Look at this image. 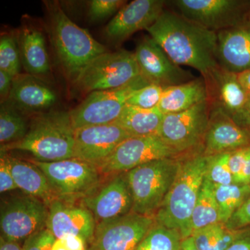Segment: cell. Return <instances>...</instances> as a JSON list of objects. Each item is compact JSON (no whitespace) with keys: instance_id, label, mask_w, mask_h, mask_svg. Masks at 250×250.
<instances>
[{"instance_id":"6da1fadb","label":"cell","mask_w":250,"mask_h":250,"mask_svg":"<svg viewBox=\"0 0 250 250\" xmlns=\"http://www.w3.org/2000/svg\"><path fill=\"white\" fill-rule=\"evenodd\" d=\"M146 30L174 63L195 69L205 80L220 67L215 31L164 11Z\"/></svg>"},{"instance_id":"7a4b0ae2","label":"cell","mask_w":250,"mask_h":250,"mask_svg":"<svg viewBox=\"0 0 250 250\" xmlns=\"http://www.w3.org/2000/svg\"><path fill=\"white\" fill-rule=\"evenodd\" d=\"M207 164L202 152L182 158L174 183L154 215L156 223L177 229L183 239L192 233V212L205 180Z\"/></svg>"},{"instance_id":"3957f363","label":"cell","mask_w":250,"mask_h":250,"mask_svg":"<svg viewBox=\"0 0 250 250\" xmlns=\"http://www.w3.org/2000/svg\"><path fill=\"white\" fill-rule=\"evenodd\" d=\"M45 4L57 61L67 78L74 82L92 60L107 50L86 29L72 22L57 1H45Z\"/></svg>"},{"instance_id":"277c9868","label":"cell","mask_w":250,"mask_h":250,"mask_svg":"<svg viewBox=\"0 0 250 250\" xmlns=\"http://www.w3.org/2000/svg\"><path fill=\"white\" fill-rule=\"evenodd\" d=\"M75 129L70 113L51 111L35 115L25 137L19 142L1 146V152L10 150L31 153L34 159L54 162L74 158Z\"/></svg>"},{"instance_id":"5b68a950","label":"cell","mask_w":250,"mask_h":250,"mask_svg":"<svg viewBox=\"0 0 250 250\" xmlns=\"http://www.w3.org/2000/svg\"><path fill=\"white\" fill-rule=\"evenodd\" d=\"M182 158L150 161L126 172L133 213L154 217L174 183Z\"/></svg>"},{"instance_id":"8992f818","label":"cell","mask_w":250,"mask_h":250,"mask_svg":"<svg viewBox=\"0 0 250 250\" xmlns=\"http://www.w3.org/2000/svg\"><path fill=\"white\" fill-rule=\"evenodd\" d=\"M141 73L134 52L127 50L106 52L95 57L74 81L82 93L121 88L134 82Z\"/></svg>"},{"instance_id":"52a82bcc","label":"cell","mask_w":250,"mask_h":250,"mask_svg":"<svg viewBox=\"0 0 250 250\" xmlns=\"http://www.w3.org/2000/svg\"><path fill=\"white\" fill-rule=\"evenodd\" d=\"M30 161L45 174L57 199L64 201L80 202L103 180L96 166L75 158L54 162Z\"/></svg>"},{"instance_id":"ba28073f","label":"cell","mask_w":250,"mask_h":250,"mask_svg":"<svg viewBox=\"0 0 250 250\" xmlns=\"http://www.w3.org/2000/svg\"><path fill=\"white\" fill-rule=\"evenodd\" d=\"M209 116L208 100L186 111L165 114L157 135L183 156L202 152Z\"/></svg>"},{"instance_id":"9c48e42d","label":"cell","mask_w":250,"mask_h":250,"mask_svg":"<svg viewBox=\"0 0 250 250\" xmlns=\"http://www.w3.org/2000/svg\"><path fill=\"white\" fill-rule=\"evenodd\" d=\"M148 84L141 76L121 88L88 94L82 103L69 111L74 129L115 123L131 94Z\"/></svg>"},{"instance_id":"30bf717a","label":"cell","mask_w":250,"mask_h":250,"mask_svg":"<svg viewBox=\"0 0 250 250\" xmlns=\"http://www.w3.org/2000/svg\"><path fill=\"white\" fill-rule=\"evenodd\" d=\"M48 206L35 197L24 195L10 197L1 202L0 210L1 236L7 241L24 243L46 228Z\"/></svg>"},{"instance_id":"8fae6325","label":"cell","mask_w":250,"mask_h":250,"mask_svg":"<svg viewBox=\"0 0 250 250\" xmlns=\"http://www.w3.org/2000/svg\"><path fill=\"white\" fill-rule=\"evenodd\" d=\"M158 135L131 136L122 142L111 155L97 166L103 176L127 172L150 161L182 158Z\"/></svg>"},{"instance_id":"7c38bea8","label":"cell","mask_w":250,"mask_h":250,"mask_svg":"<svg viewBox=\"0 0 250 250\" xmlns=\"http://www.w3.org/2000/svg\"><path fill=\"white\" fill-rule=\"evenodd\" d=\"M155 223L154 216L133 212L100 222L87 250H136Z\"/></svg>"},{"instance_id":"4fadbf2b","label":"cell","mask_w":250,"mask_h":250,"mask_svg":"<svg viewBox=\"0 0 250 250\" xmlns=\"http://www.w3.org/2000/svg\"><path fill=\"white\" fill-rule=\"evenodd\" d=\"M172 2L181 16L215 32L244 21L249 3L238 0H176Z\"/></svg>"},{"instance_id":"5bb4252c","label":"cell","mask_w":250,"mask_h":250,"mask_svg":"<svg viewBox=\"0 0 250 250\" xmlns=\"http://www.w3.org/2000/svg\"><path fill=\"white\" fill-rule=\"evenodd\" d=\"M80 202L91 211L97 223L131 213L133 197L126 172L106 176L98 188Z\"/></svg>"},{"instance_id":"9a60e30c","label":"cell","mask_w":250,"mask_h":250,"mask_svg":"<svg viewBox=\"0 0 250 250\" xmlns=\"http://www.w3.org/2000/svg\"><path fill=\"white\" fill-rule=\"evenodd\" d=\"M134 54L141 76L147 83L166 88L194 79L190 72L174 63L151 36L140 41Z\"/></svg>"},{"instance_id":"2e32d148","label":"cell","mask_w":250,"mask_h":250,"mask_svg":"<svg viewBox=\"0 0 250 250\" xmlns=\"http://www.w3.org/2000/svg\"><path fill=\"white\" fill-rule=\"evenodd\" d=\"M131 135L116 123L75 130L74 158L98 166Z\"/></svg>"},{"instance_id":"e0dca14e","label":"cell","mask_w":250,"mask_h":250,"mask_svg":"<svg viewBox=\"0 0 250 250\" xmlns=\"http://www.w3.org/2000/svg\"><path fill=\"white\" fill-rule=\"evenodd\" d=\"M47 226L56 238L67 236L81 237L88 245L91 243L97 222L89 209L80 202L55 199L48 206Z\"/></svg>"},{"instance_id":"ac0fdd59","label":"cell","mask_w":250,"mask_h":250,"mask_svg":"<svg viewBox=\"0 0 250 250\" xmlns=\"http://www.w3.org/2000/svg\"><path fill=\"white\" fill-rule=\"evenodd\" d=\"M250 146V129L236 123L218 105L210 113L202 154L205 156L233 152Z\"/></svg>"},{"instance_id":"d6986e66","label":"cell","mask_w":250,"mask_h":250,"mask_svg":"<svg viewBox=\"0 0 250 250\" xmlns=\"http://www.w3.org/2000/svg\"><path fill=\"white\" fill-rule=\"evenodd\" d=\"M165 3L163 0H135L125 4L106 25L105 36L121 42L137 31L146 30L164 12Z\"/></svg>"},{"instance_id":"ffe728a7","label":"cell","mask_w":250,"mask_h":250,"mask_svg":"<svg viewBox=\"0 0 250 250\" xmlns=\"http://www.w3.org/2000/svg\"><path fill=\"white\" fill-rule=\"evenodd\" d=\"M219 66L233 73L250 69V20L217 32Z\"/></svg>"},{"instance_id":"44dd1931","label":"cell","mask_w":250,"mask_h":250,"mask_svg":"<svg viewBox=\"0 0 250 250\" xmlns=\"http://www.w3.org/2000/svg\"><path fill=\"white\" fill-rule=\"evenodd\" d=\"M10 103L24 114L45 113L55 104L57 95L47 82L29 75L20 74L13 80Z\"/></svg>"},{"instance_id":"7402d4cb","label":"cell","mask_w":250,"mask_h":250,"mask_svg":"<svg viewBox=\"0 0 250 250\" xmlns=\"http://www.w3.org/2000/svg\"><path fill=\"white\" fill-rule=\"evenodd\" d=\"M18 43L21 62L27 74L47 82L50 76V62L45 36L40 28L24 19L18 34Z\"/></svg>"},{"instance_id":"603a6c76","label":"cell","mask_w":250,"mask_h":250,"mask_svg":"<svg viewBox=\"0 0 250 250\" xmlns=\"http://www.w3.org/2000/svg\"><path fill=\"white\" fill-rule=\"evenodd\" d=\"M1 152L9 166L18 188L25 195L39 199L49 206L57 199L42 171L30 161H23Z\"/></svg>"},{"instance_id":"cb8c5ba5","label":"cell","mask_w":250,"mask_h":250,"mask_svg":"<svg viewBox=\"0 0 250 250\" xmlns=\"http://www.w3.org/2000/svg\"><path fill=\"white\" fill-rule=\"evenodd\" d=\"M207 86L213 88L216 103L233 120L241 116L244 111L249 95L244 89L237 74L219 67L211 76L205 80Z\"/></svg>"},{"instance_id":"d4e9b609","label":"cell","mask_w":250,"mask_h":250,"mask_svg":"<svg viewBox=\"0 0 250 250\" xmlns=\"http://www.w3.org/2000/svg\"><path fill=\"white\" fill-rule=\"evenodd\" d=\"M208 98V86L205 79H193L165 88L157 108L164 115L179 113L207 101Z\"/></svg>"},{"instance_id":"484cf974","label":"cell","mask_w":250,"mask_h":250,"mask_svg":"<svg viewBox=\"0 0 250 250\" xmlns=\"http://www.w3.org/2000/svg\"><path fill=\"white\" fill-rule=\"evenodd\" d=\"M164 114L158 108L143 109L126 105L115 123L131 136L157 135Z\"/></svg>"},{"instance_id":"4316f807","label":"cell","mask_w":250,"mask_h":250,"mask_svg":"<svg viewBox=\"0 0 250 250\" xmlns=\"http://www.w3.org/2000/svg\"><path fill=\"white\" fill-rule=\"evenodd\" d=\"M25 114L9 100L1 103L0 107V143L9 146L22 141L28 132L29 125Z\"/></svg>"},{"instance_id":"83f0119b","label":"cell","mask_w":250,"mask_h":250,"mask_svg":"<svg viewBox=\"0 0 250 250\" xmlns=\"http://www.w3.org/2000/svg\"><path fill=\"white\" fill-rule=\"evenodd\" d=\"M218 223H222L221 216L214 195L213 184L205 179L192 212V232Z\"/></svg>"},{"instance_id":"f1b7e54d","label":"cell","mask_w":250,"mask_h":250,"mask_svg":"<svg viewBox=\"0 0 250 250\" xmlns=\"http://www.w3.org/2000/svg\"><path fill=\"white\" fill-rule=\"evenodd\" d=\"M243 229H230L226 224L218 223L193 231L191 236L199 250H226Z\"/></svg>"},{"instance_id":"f546056e","label":"cell","mask_w":250,"mask_h":250,"mask_svg":"<svg viewBox=\"0 0 250 250\" xmlns=\"http://www.w3.org/2000/svg\"><path fill=\"white\" fill-rule=\"evenodd\" d=\"M213 190L220 208L222 223H227L231 215L250 195L249 184L215 185Z\"/></svg>"},{"instance_id":"4dcf8cb0","label":"cell","mask_w":250,"mask_h":250,"mask_svg":"<svg viewBox=\"0 0 250 250\" xmlns=\"http://www.w3.org/2000/svg\"><path fill=\"white\" fill-rule=\"evenodd\" d=\"M182 241L183 238L177 229L155 223L136 250H180Z\"/></svg>"},{"instance_id":"1f68e13d","label":"cell","mask_w":250,"mask_h":250,"mask_svg":"<svg viewBox=\"0 0 250 250\" xmlns=\"http://www.w3.org/2000/svg\"><path fill=\"white\" fill-rule=\"evenodd\" d=\"M21 58L18 39L9 34H1L0 39V70L12 77L20 75Z\"/></svg>"},{"instance_id":"d6a6232c","label":"cell","mask_w":250,"mask_h":250,"mask_svg":"<svg viewBox=\"0 0 250 250\" xmlns=\"http://www.w3.org/2000/svg\"><path fill=\"white\" fill-rule=\"evenodd\" d=\"M230 152L207 156L205 179L215 185H229L234 183L229 166Z\"/></svg>"},{"instance_id":"836d02e7","label":"cell","mask_w":250,"mask_h":250,"mask_svg":"<svg viewBox=\"0 0 250 250\" xmlns=\"http://www.w3.org/2000/svg\"><path fill=\"white\" fill-rule=\"evenodd\" d=\"M165 88L149 83L131 94L126 105L143 109H153L158 107Z\"/></svg>"},{"instance_id":"e575fe53","label":"cell","mask_w":250,"mask_h":250,"mask_svg":"<svg viewBox=\"0 0 250 250\" xmlns=\"http://www.w3.org/2000/svg\"><path fill=\"white\" fill-rule=\"evenodd\" d=\"M126 1L122 0H93L88 8V17L91 21H100L119 11Z\"/></svg>"},{"instance_id":"d590c367","label":"cell","mask_w":250,"mask_h":250,"mask_svg":"<svg viewBox=\"0 0 250 250\" xmlns=\"http://www.w3.org/2000/svg\"><path fill=\"white\" fill-rule=\"evenodd\" d=\"M56 237L47 228L31 235L23 243L24 250H52Z\"/></svg>"},{"instance_id":"8d00e7d4","label":"cell","mask_w":250,"mask_h":250,"mask_svg":"<svg viewBox=\"0 0 250 250\" xmlns=\"http://www.w3.org/2000/svg\"><path fill=\"white\" fill-rule=\"evenodd\" d=\"M225 224L232 230L250 228V195Z\"/></svg>"},{"instance_id":"74e56055","label":"cell","mask_w":250,"mask_h":250,"mask_svg":"<svg viewBox=\"0 0 250 250\" xmlns=\"http://www.w3.org/2000/svg\"><path fill=\"white\" fill-rule=\"evenodd\" d=\"M246 147L230 152L229 166L235 184H242V172L246 159Z\"/></svg>"},{"instance_id":"f35d334b","label":"cell","mask_w":250,"mask_h":250,"mask_svg":"<svg viewBox=\"0 0 250 250\" xmlns=\"http://www.w3.org/2000/svg\"><path fill=\"white\" fill-rule=\"evenodd\" d=\"M88 243L81 237L67 236L57 238L52 250H87Z\"/></svg>"},{"instance_id":"ab89813d","label":"cell","mask_w":250,"mask_h":250,"mask_svg":"<svg viewBox=\"0 0 250 250\" xmlns=\"http://www.w3.org/2000/svg\"><path fill=\"white\" fill-rule=\"evenodd\" d=\"M18 188L17 185L9 166L5 160L4 156L1 155L0 159V192H3L12 191Z\"/></svg>"},{"instance_id":"60d3db41","label":"cell","mask_w":250,"mask_h":250,"mask_svg":"<svg viewBox=\"0 0 250 250\" xmlns=\"http://www.w3.org/2000/svg\"><path fill=\"white\" fill-rule=\"evenodd\" d=\"M14 77L7 72L0 70V98L1 103H4L9 99L10 92L12 88Z\"/></svg>"},{"instance_id":"b9f144b4","label":"cell","mask_w":250,"mask_h":250,"mask_svg":"<svg viewBox=\"0 0 250 250\" xmlns=\"http://www.w3.org/2000/svg\"><path fill=\"white\" fill-rule=\"evenodd\" d=\"M226 250H250V228L244 229L241 234Z\"/></svg>"},{"instance_id":"7bdbcfd3","label":"cell","mask_w":250,"mask_h":250,"mask_svg":"<svg viewBox=\"0 0 250 250\" xmlns=\"http://www.w3.org/2000/svg\"><path fill=\"white\" fill-rule=\"evenodd\" d=\"M250 181V146L247 147L246 159L242 172L241 184H249Z\"/></svg>"},{"instance_id":"ee69618b","label":"cell","mask_w":250,"mask_h":250,"mask_svg":"<svg viewBox=\"0 0 250 250\" xmlns=\"http://www.w3.org/2000/svg\"><path fill=\"white\" fill-rule=\"evenodd\" d=\"M238 80L248 95H250V69L237 74Z\"/></svg>"},{"instance_id":"f6af8a7d","label":"cell","mask_w":250,"mask_h":250,"mask_svg":"<svg viewBox=\"0 0 250 250\" xmlns=\"http://www.w3.org/2000/svg\"><path fill=\"white\" fill-rule=\"evenodd\" d=\"M0 250H24L22 246L16 242L7 241L0 237Z\"/></svg>"},{"instance_id":"bcb514c9","label":"cell","mask_w":250,"mask_h":250,"mask_svg":"<svg viewBox=\"0 0 250 250\" xmlns=\"http://www.w3.org/2000/svg\"><path fill=\"white\" fill-rule=\"evenodd\" d=\"M235 121L241 126H243L246 123L250 122V95H249V98L247 102L244 111L242 113L241 116L235 120Z\"/></svg>"},{"instance_id":"7dc6e473","label":"cell","mask_w":250,"mask_h":250,"mask_svg":"<svg viewBox=\"0 0 250 250\" xmlns=\"http://www.w3.org/2000/svg\"><path fill=\"white\" fill-rule=\"evenodd\" d=\"M180 250H199L195 245V241L192 236L184 238L181 244Z\"/></svg>"},{"instance_id":"c3c4849f","label":"cell","mask_w":250,"mask_h":250,"mask_svg":"<svg viewBox=\"0 0 250 250\" xmlns=\"http://www.w3.org/2000/svg\"><path fill=\"white\" fill-rule=\"evenodd\" d=\"M243 126H245V127L248 128V129H250V122H248V123H246V124L243 125Z\"/></svg>"},{"instance_id":"681fc988","label":"cell","mask_w":250,"mask_h":250,"mask_svg":"<svg viewBox=\"0 0 250 250\" xmlns=\"http://www.w3.org/2000/svg\"><path fill=\"white\" fill-rule=\"evenodd\" d=\"M249 185H250V182H249Z\"/></svg>"}]
</instances>
